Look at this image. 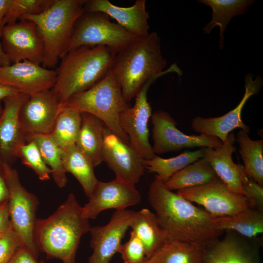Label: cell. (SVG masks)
<instances>
[{
	"mask_svg": "<svg viewBox=\"0 0 263 263\" xmlns=\"http://www.w3.org/2000/svg\"><path fill=\"white\" fill-rule=\"evenodd\" d=\"M17 158L32 169L41 181L50 179L51 169L44 162L39 150L33 140H28L20 145L16 152Z\"/></svg>",
	"mask_w": 263,
	"mask_h": 263,
	"instance_id": "obj_34",
	"label": "cell"
},
{
	"mask_svg": "<svg viewBox=\"0 0 263 263\" xmlns=\"http://www.w3.org/2000/svg\"><path fill=\"white\" fill-rule=\"evenodd\" d=\"M152 149L156 154L178 152L185 148H212L223 143L216 137L205 134L188 135L177 128V122L167 112L157 110L152 113Z\"/></svg>",
	"mask_w": 263,
	"mask_h": 263,
	"instance_id": "obj_10",
	"label": "cell"
},
{
	"mask_svg": "<svg viewBox=\"0 0 263 263\" xmlns=\"http://www.w3.org/2000/svg\"><path fill=\"white\" fill-rule=\"evenodd\" d=\"M4 233H5V232H4ZM4 233H0V237Z\"/></svg>",
	"mask_w": 263,
	"mask_h": 263,
	"instance_id": "obj_46",
	"label": "cell"
},
{
	"mask_svg": "<svg viewBox=\"0 0 263 263\" xmlns=\"http://www.w3.org/2000/svg\"><path fill=\"white\" fill-rule=\"evenodd\" d=\"M62 162L65 171L74 176L89 199L99 181L91 159L75 145L63 150Z\"/></svg>",
	"mask_w": 263,
	"mask_h": 263,
	"instance_id": "obj_25",
	"label": "cell"
},
{
	"mask_svg": "<svg viewBox=\"0 0 263 263\" xmlns=\"http://www.w3.org/2000/svg\"><path fill=\"white\" fill-rule=\"evenodd\" d=\"M244 81V95L234 109L218 117L204 118L196 116L192 120V129L200 134L216 137L223 144L226 142L229 133L236 128H240L249 133L250 127L245 125L242 119V110L248 99L260 91L263 86V80L259 76L253 79L252 75L248 74Z\"/></svg>",
	"mask_w": 263,
	"mask_h": 263,
	"instance_id": "obj_16",
	"label": "cell"
},
{
	"mask_svg": "<svg viewBox=\"0 0 263 263\" xmlns=\"http://www.w3.org/2000/svg\"><path fill=\"white\" fill-rule=\"evenodd\" d=\"M103 161L115 178L135 186L144 174V159L129 142L117 135L105 125L102 146Z\"/></svg>",
	"mask_w": 263,
	"mask_h": 263,
	"instance_id": "obj_12",
	"label": "cell"
},
{
	"mask_svg": "<svg viewBox=\"0 0 263 263\" xmlns=\"http://www.w3.org/2000/svg\"><path fill=\"white\" fill-rule=\"evenodd\" d=\"M2 111H3V107L1 106V103L0 102V117L2 114Z\"/></svg>",
	"mask_w": 263,
	"mask_h": 263,
	"instance_id": "obj_45",
	"label": "cell"
},
{
	"mask_svg": "<svg viewBox=\"0 0 263 263\" xmlns=\"http://www.w3.org/2000/svg\"><path fill=\"white\" fill-rule=\"evenodd\" d=\"M204 148L193 151H185L176 156L169 158H163L156 155L152 159H144L145 170L155 173V176L165 182L179 170L202 158L204 154Z\"/></svg>",
	"mask_w": 263,
	"mask_h": 263,
	"instance_id": "obj_32",
	"label": "cell"
},
{
	"mask_svg": "<svg viewBox=\"0 0 263 263\" xmlns=\"http://www.w3.org/2000/svg\"><path fill=\"white\" fill-rule=\"evenodd\" d=\"M61 105L52 89L29 96L19 113L21 128L26 141L34 136L50 133Z\"/></svg>",
	"mask_w": 263,
	"mask_h": 263,
	"instance_id": "obj_14",
	"label": "cell"
},
{
	"mask_svg": "<svg viewBox=\"0 0 263 263\" xmlns=\"http://www.w3.org/2000/svg\"><path fill=\"white\" fill-rule=\"evenodd\" d=\"M204 263H257L249 250L233 237H225L205 246Z\"/></svg>",
	"mask_w": 263,
	"mask_h": 263,
	"instance_id": "obj_26",
	"label": "cell"
},
{
	"mask_svg": "<svg viewBox=\"0 0 263 263\" xmlns=\"http://www.w3.org/2000/svg\"><path fill=\"white\" fill-rule=\"evenodd\" d=\"M136 211L115 210L110 221L102 226L91 227L90 246L93 251L88 263H110L133 222Z\"/></svg>",
	"mask_w": 263,
	"mask_h": 263,
	"instance_id": "obj_15",
	"label": "cell"
},
{
	"mask_svg": "<svg viewBox=\"0 0 263 263\" xmlns=\"http://www.w3.org/2000/svg\"><path fill=\"white\" fill-rule=\"evenodd\" d=\"M233 134H229L226 142L221 146L205 148L203 157L212 167L217 177L232 192L245 196L243 187V177L245 172L242 165L236 164L232 159L236 148Z\"/></svg>",
	"mask_w": 263,
	"mask_h": 263,
	"instance_id": "obj_21",
	"label": "cell"
},
{
	"mask_svg": "<svg viewBox=\"0 0 263 263\" xmlns=\"http://www.w3.org/2000/svg\"><path fill=\"white\" fill-rule=\"evenodd\" d=\"M9 263H39L37 258L27 248H20Z\"/></svg>",
	"mask_w": 263,
	"mask_h": 263,
	"instance_id": "obj_39",
	"label": "cell"
},
{
	"mask_svg": "<svg viewBox=\"0 0 263 263\" xmlns=\"http://www.w3.org/2000/svg\"><path fill=\"white\" fill-rule=\"evenodd\" d=\"M62 104L80 113H86L96 116L113 132L129 142L121 126L120 115L130 106L125 100L120 85L112 69L91 88L72 96Z\"/></svg>",
	"mask_w": 263,
	"mask_h": 263,
	"instance_id": "obj_6",
	"label": "cell"
},
{
	"mask_svg": "<svg viewBox=\"0 0 263 263\" xmlns=\"http://www.w3.org/2000/svg\"><path fill=\"white\" fill-rule=\"evenodd\" d=\"M11 64L10 60L3 50L0 41V66H5Z\"/></svg>",
	"mask_w": 263,
	"mask_h": 263,
	"instance_id": "obj_44",
	"label": "cell"
},
{
	"mask_svg": "<svg viewBox=\"0 0 263 263\" xmlns=\"http://www.w3.org/2000/svg\"><path fill=\"white\" fill-rule=\"evenodd\" d=\"M0 38L3 50L11 63L26 60L41 65L43 44L32 21L20 19L3 26Z\"/></svg>",
	"mask_w": 263,
	"mask_h": 263,
	"instance_id": "obj_13",
	"label": "cell"
},
{
	"mask_svg": "<svg viewBox=\"0 0 263 263\" xmlns=\"http://www.w3.org/2000/svg\"><path fill=\"white\" fill-rule=\"evenodd\" d=\"M30 140L37 145L44 162L51 169V175L56 184L59 188H64L68 180L62 162L63 150L48 134L37 135L27 141Z\"/></svg>",
	"mask_w": 263,
	"mask_h": 263,
	"instance_id": "obj_33",
	"label": "cell"
},
{
	"mask_svg": "<svg viewBox=\"0 0 263 263\" xmlns=\"http://www.w3.org/2000/svg\"><path fill=\"white\" fill-rule=\"evenodd\" d=\"M130 228L143 244L148 259L168 240L155 213L147 208L136 211Z\"/></svg>",
	"mask_w": 263,
	"mask_h": 263,
	"instance_id": "obj_23",
	"label": "cell"
},
{
	"mask_svg": "<svg viewBox=\"0 0 263 263\" xmlns=\"http://www.w3.org/2000/svg\"><path fill=\"white\" fill-rule=\"evenodd\" d=\"M56 78L55 70L29 61L0 66V84L29 96L52 89Z\"/></svg>",
	"mask_w": 263,
	"mask_h": 263,
	"instance_id": "obj_18",
	"label": "cell"
},
{
	"mask_svg": "<svg viewBox=\"0 0 263 263\" xmlns=\"http://www.w3.org/2000/svg\"><path fill=\"white\" fill-rule=\"evenodd\" d=\"M81 125L75 145L85 153L96 167L102 163L105 125L96 116L81 113Z\"/></svg>",
	"mask_w": 263,
	"mask_h": 263,
	"instance_id": "obj_22",
	"label": "cell"
},
{
	"mask_svg": "<svg viewBox=\"0 0 263 263\" xmlns=\"http://www.w3.org/2000/svg\"><path fill=\"white\" fill-rule=\"evenodd\" d=\"M167 64L161 54L160 38L152 32L137 38L118 53L111 69L129 103L150 78L164 71Z\"/></svg>",
	"mask_w": 263,
	"mask_h": 263,
	"instance_id": "obj_4",
	"label": "cell"
},
{
	"mask_svg": "<svg viewBox=\"0 0 263 263\" xmlns=\"http://www.w3.org/2000/svg\"><path fill=\"white\" fill-rule=\"evenodd\" d=\"M84 9L85 12L106 14L137 37H143L149 33V14L146 10L145 0H137L133 5L128 7L114 5L109 0H86Z\"/></svg>",
	"mask_w": 263,
	"mask_h": 263,
	"instance_id": "obj_20",
	"label": "cell"
},
{
	"mask_svg": "<svg viewBox=\"0 0 263 263\" xmlns=\"http://www.w3.org/2000/svg\"><path fill=\"white\" fill-rule=\"evenodd\" d=\"M118 252L124 263H145L148 260L143 244L132 231L129 240L121 244Z\"/></svg>",
	"mask_w": 263,
	"mask_h": 263,
	"instance_id": "obj_36",
	"label": "cell"
},
{
	"mask_svg": "<svg viewBox=\"0 0 263 263\" xmlns=\"http://www.w3.org/2000/svg\"><path fill=\"white\" fill-rule=\"evenodd\" d=\"M176 193L202 206L213 217L232 215L251 207L245 197L231 191L218 177L203 185L178 190Z\"/></svg>",
	"mask_w": 263,
	"mask_h": 263,
	"instance_id": "obj_11",
	"label": "cell"
},
{
	"mask_svg": "<svg viewBox=\"0 0 263 263\" xmlns=\"http://www.w3.org/2000/svg\"><path fill=\"white\" fill-rule=\"evenodd\" d=\"M13 0H0V37L3 28L2 21L4 17L8 12Z\"/></svg>",
	"mask_w": 263,
	"mask_h": 263,
	"instance_id": "obj_42",
	"label": "cell"
},
{
	"mask_svg": "<svg viewBox=\"0 0 263 263\" xmlns=\"http://www.w3.org/2000/svg\"><path fill=\"white\" fill-rule=\"evenodd\" d=\"M116 55L104 46H84L62 56L55 70L56 81L52 88L61 103L104 78L111 69Z\"/></svg>",
	"mask_w": 263,
	"mask_h": 263,
	"instance_id": "obj_3",
	"label": "cell"
},
{
	"mask_svg": "<svg viewBox=\"0 0 263 263\" xmlns=\"http://www.w3.org/2000/svg\"><path fill=\"white\" fill-rule=\"evenodd\" d=\"M23 247L20 237L12 228L4 233L0 237V263H9L16 252Z\"/></svg>",
	"mask_w": 263,
	"mask_h": 263,
	"instance_id": "obj_37",
	"label": "cell"
},
{
	"mask_svg": "<svg viewBox=\"0 0 263 263\" xmlns=\"http://www.w3.org/2000/svg\"><path fill=\"white\" fill-rule=\"evenodd\" d=\"M54 0H13L2 21V26L13 24L23 15L38 14L48 8Z\"/></svg>",
	"mask_w": 263,
	"mask_h": 263,
	"instance_id": "obj_35",
	"label": "cell"
},
{
	"mask_svg": "<svg viewBox=\"0 0 263 263\" xmlns=\"http://www.w3.org/2000/svg\"><path fill=\"white\" fill-rule=\"evenodd\" d=\"M29 95L19 93L3 100L0 117V163L12 166L18 148L26 142L19 120L21 107Z\"/></svg>",
	"mask_w": 263,
	"mask_h": 263,
	"instance_id": "obj_19",
	"label": "cell"
},
{
	"mask_svg": "<svg viewBox=\"0 0 263 263\" xmlns=\"http://www.w3.org/2000/svg\"><path fill=\"white\" fill-rule=\"evenodd\" d=\"M89 200L83 207L85 217L95 219L103 211L109 209H126L141 202V196L135 186L115 178L109 182L98 181Z\"/></svg>",
	"mask_w": 263,
	"mask_h": 263,
	"instance_id": "obj_17",
	"label": "cell"
},
{
	"mask_svg": "<svg viewBox=\"0 0 263 263\" xmlns=\"http://www.w3.org/2000/svg\"><path fill=\"white\" fill-rule=\"evenodd\" d=\"M205 246L167 240L147 261L150 263H204Z\"/></svg>",
	"mask_w": 263,
	"mask_h": 263,
	"instance_id": "obj_24",
	"label": "cell"
},
{
	"mask_svg": "<svg viewBox=\"0 0 263 263\" xmlns=\"http://www.w3.org/2000/svg\"><path fill=\"white\" fill-rule=\"evenodd\" d=\"M254 1L250 0H202L199 2L209 6L212 9L210 21L203 28L208 34L216 26L220 28V47L224 45V33L231 19L246 12L247 8Z\"/></svg>",
	"mask_w": 263,
	"mask_h": 263,
	"instance_id": "obj_28",
	"label": "cell"
},
{
	"mask_svg": "<svg viewBox=\"0 0 263 263\" xmlns=\"http://www.w3.org/2000/svg\"><path fill=\"white\" fill-rule=\"evenodd\" d=\"M81 119L80 113L62 104L48 135L62 150L75 145L80 128Z\"/></svg>",
	"mask_w": 263,
	"mask_h": 263,
	"instance_id": "obj_31",
	"label": "cell"
},
{
	"mask_svg": "<svg viewBox=\"0 0 263 263\" xmlns=\"http://www.w3.org/2000/svg\"><path fill=\"white\" fill-rule=\"evenodd\" d=\"M148 201L168 240H178L204 246L223 233L213 216L168 189L155 176L148 191Z\"/></svg>",
	"mask_w": 263,
	"mask_h": 263,
	"instance_id": "obj_1",
	"label": "cell"
},
{
	"mask_svg": "<svg viewBox=\"0 0 263 263\" xmlns=\"http://www.w3.org/2000/svg\"><path fill=\"white\" fill-rule=\"evenodd\" d=\"M138 37L112 22L103 13L84 11L76 21L62 56L84 46H104L117 54Z\"/></svg>",
	"mask_w": 263,
	"mask_h": 263,
	"instance_id": "obj_7",
	"label": "cell"
},
{
	"mask_svg": "<svg viewBox=\"0 0 263 263\" xmlns=\"http://www.w3.org/2000/svg\"><path fill=\"white\" fill-rule=\"evenodd\" d=\"M242 184L245 196L251 207L263 211V186L249 177L245 172L243 175Z\"/></svg>",
	"mask_w": 263,
	"mask_h": 263,
	"instance_id": "obj_38",
	"label": "cell"
},
{
	"mask_svg": "<svg viewBox=\"0 0 263 263\" xmlns=\"http://www.w3.org/2000/svg\"><path fill=\"white\" fill-rule=\"evenodd\" d=\"M145 263H150L149 262H148L147 261H146V262Z\"/></svg>",
	"mask_w": 263,
	"mask_h": 263,
	"instance_id": "obj_47",
	"label": "cell"
},
{
	"mask_svg": "<svg viewBox=\"0 0 263 263\" xmlns=\"http://www.w3.org/2000/svg\"><path fill=\"white\" fill-rule=\"evenodd\" d=\"M91 228L81 207L71 193L57 209L46 219H37L34 239L49 258L63 263H76V251L83 235Z\"/></svg>",
	"mask_w": 263,
	"mask_h": 263,
	"instance_id": "obj_2",
	"label": "cell"
},
{
	"mask_svg": "<svg viewBox=\"0 0 263 263\" xmlns=\"http://www.w3.org/2000/svg\"><path fill=\"white\" fill-rule=\"evenodd\" d=\"M86 0H54L45 10L38 14H26L20 19L34 22L44 49L41 65L55 68L72 35L75 25L84 12Z\"/></svg>",
	"mask_w": 263,
	"mask_h": 263,
	"instance_id": "obj_5",
	"label": "cell"
},
{
	"mask_svg": "<svg viewBox=\"0 0 263 263\" xmlns=\"http://www.w3.org/2000/svg\"><path fill=\"white\" fill-rule=\"evenodd\" d=\"M213 220L216 227L223 232L235 231L248 238L263 232V211L252 207L232 215L213 217Z\"/></svg>",
	"mask_w": 263,
	"mask_h": 263,
	"instance_id": "obj_27",
	"label": "cell"
},
{
	"mask_svg": "<svg viewBox=\"0 0 263 263\" xmlns=\"http://www.w3.org/2000/svg\"><path fill=\"white\" fill-rule=\"evenodd\" d=\"M9 196L8 185L0 165V206L8 202Z\"/></svg>",
	"mask_w": 263,
	"mask_h": 263,
	"instance_id": "obj_41",
	"label": "cell"
},
{
	"mask_svg": "<svg viewBox=\"0 0 263 263\" xmlns=\"http://www.w3.org/2000/svg\"><path fill=\"white\" fill-rule=\"evenodd\" d=\"M217 177L210 165L202 158L174 173L164 184L170 190H178L207 184Z\"/></svg>",
	"mask_w": 263,
	"mask_h": 263,
	"instance_id": "obj_29",
	"label": "cell"
},
{
	"mask_svg": "<svg viewBox=\"0 0 263 263\" xmlns=\"http://www.w3.org/2000/svg\"><path fill=\"white\" fill-rule=\"evenodd\" d=\"M17 90L1 84H0V102L6 98L18 94Z\"/></svg>",
	"mask_w": 263,
	"mask_h": 263,
	"instance_id": "obj_43",
	"label": "cell"
},
{
	"mask_svg": "<svg viewBox=\"0 0 263 263\" xmlns=\"http://www.w3.org/2000/svg\"><path fill=\"white\" fill-rule=\"evenodd\" d=\"M0 165L9 189L8 207L12 229L19 236L24 247L38 258L39 250L35 242L34 229L38 200L21 185L16 169L6 163Z\"/></svg>",
	"mask_w": 263,
	"mask_h": 263,
	"instance_id": "obj_8",
	"label": "cell"
},
{
	"mask_svg": "<svg viewBox=\"0 0 263 263\" xmlns=\"http://www.w3.org/2000/svg\"><path fill=\"white\" fill-rule=\"evenodd\" d=\"M236 137L245 173L263 186V140H252L243 130L237 133Z\"/></svg>",
	"mask_w": 263,
	"mask_h": 263,
	"instance_id": "obj_30",
	"label": "cell"
},
{
	"mask_svg": "<svg viewBox=\"0 0 263 263\" xmlns=\"http://www.w3.org/2000/svg\"><path fill=\"white\" fill-rule=\"evenodd\" d=\"M11 228L7 202L0 206V233L5 232Z\"/></svg>",
	"mask_w": 263,
	"mask_h": 263,
	"instance_id": "obj_40",
	"label": "cell"
},
{
	"mask_svg": "<svg viewBox=\"0 0 263 263\" xmlns=\"http://www.w3.org/2000/svg\"><path fill=\"white\" fill-rule=\"evenodd\" d=\"M172 72L176 73L179 76L182 73L177 64L174 63L160 74L150 78L135 96L133 106L122 112L120 115L121 126L128 136L130 143L145 160L152 159L157 155L153 152L149 141L148 124L152 111L148 101V91L155 79Z\"/></svg>",
	"mask_w": 263,
	"mask_h": 263,
	"instance_id": "obj_9",
	"label": "cell"
}]
</instances>
